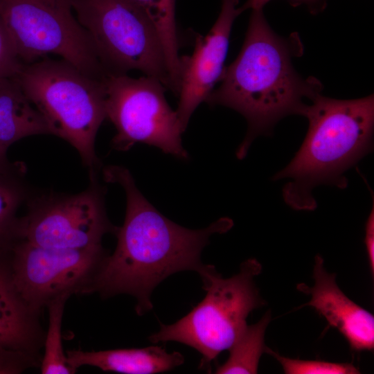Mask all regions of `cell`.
<instances>
[{"label": "cell", "instance_id": "cell-18", "mask_svg": "<svg viewBox=\"0 0 374 374\" xmlns=\"http://www.w3.org/2000/svg\"><path fill=\"white\" fill-rule=\"evenodd\" d=\"M271 317L269 310L256 323L247 325L229 348V358L216 368L215 373H257L259 360L267 347L265 345V333Z\"/></svg>", "mask_w": 374, "mask_h": 374}, {"label": "cell", "instance_id": "cell-23", "mask_svg": "<svg viewBox=\"0 0 374 374\" xmlns=\"http://www.w3.org/2000/svg\"><path fill=\"white\" fill-rule=\"evenodd\" d=\"M364 243L366 249L371 272L374 274V207L367 218L365 226Z\"/></svg>", "mask_w": 374, "mask_h": 374}, {"label": "cell", "instance_id": "cell-25", "mask_svg": "<svg viewBox=\"0 0 374 374\" xmlns=\"http://www.w3.org/2000/svg\"><path fill=\"white\" fill-rule=\"evenodd\" d=\"M12 164L7 158V151L0 148V169L6 168Z\"/></svg>", "mask_w": 374, "mask_h": 374}, {"label": "cell", "instance_id": "cell-4", "mask_svg": "<svg viewBox=\"0 0 374 374\" xmlns=\"http://www.w3.org/2000/svg\"><path fill=\"white\" fill-rule=\"evenodd\" d=\"M42 114L52 134L78 152L89 177L100 166L95 139L106 118L103 79L83 73L69 62L43 58L24 64L14 78Z\"/></svg>", "mask_w": 374, "mask_h": 374}, {"label": "cell", "instance_id": "cell-22", "mask_svg": "<svg viewBox=\"0 0 374 374\" xmlns=\"http://www.w3.org/2000/svg\"><path fill=\"white\" fill-rule=\"evenodd\" d=\"M40 366V361L24 353L0 347V374H18Z\"/></svg>", "mask_w": 374, "mask_h": 374}, {"label": "cell", "instance_id": "cell-9", "mask_svg": "<svg viewBox=\"0 0 374 374\" xmlns=\"http://www.w3.org/2000/svg\"><path fill=\"white\" fill-rule=\"evenodd\" d=\"M75 195L45 193L28 197L27 213L20 217L19 238L55 249H82L102 245L105 234L115 233L104 206V192L96 176Z\"/></svg>", "mask_w": 374, "mask_h": 374}, {"label": "cell", "instance_id": "cell-14", "mask_svg": "<svg viewBox=\"0 0 374 374\" xmlns=\"http://www.w3.org/2000/svg\"><path fill=\"white\" fill-rule=\"evenodd\" d=\"M68 364L75 371L90 366L103 371L125 374H154L170 371L184 362L178 352L168 353L159 346L100 351H66Z\"/></svg>", "mask_w": 374, "mask_h": 374}, {"label": "cell", "instance_id": "cell-8", "mask_svg": "<svg viewBox=\"0 0 374 374\" xmlns=\"http://www.w3.org/2000/svg\"><path fill=\"white\" fill-rule=\"evenodd\" d=\"M103 82L106 118L117 132L112 142L114 149L125 151L141 143L180 159L188 158L181 144L184 130L177 113L168 105L166 88L159 80L108 74Z\"/></svg>", "mask_w": 374, "mask_h": 374}, {"label": "cell", "instance_id": "cell-13", "mask_svg": "<svg viewBox=\"0 0 374 374\" xmlns=\"http://www.w3.org/2000/svg\"><path fill=\"white\" fill-rule=\"evenodd\" d=\"M10 254L0 256V347L42 359L45 332L41 314L35 312L17 290L11 271Z\"/></svg>", "mask_w": 374, "mask_h": 374}, {"label": "cell", "instance_id": "cell-17", "mask_svg": "<svg viewBox=\"0 0 374 374\" xmlns=\"http://www.w3.org/2000/svg\"><path fill=\"white\" fill-rule=\"evenodd\" d=\"M145 16L154 28L166 57L170 91L178 97L181 63L179 42L175 18L176 0H130Z\"/></svg>", "mask_w": 374, "mask_h": 374}, {"label": "cell", "instance_id": "cell-3", "mask_svg": "<svg viewBox=\"0 0 374 374\" xmlns=\"http://www.w3.org/2000/svg\"><path fill=\"white\" fill-rule=\"evenodd\" d=\"M309 127L294 157L274 180L287 178L285 203L299 211H312V195L321 184L347 186L344 172L370 152L374 125L373 96L337 100L318 95L304 108Z\"/></svg>", "mask_w": 374, "mask_h": 374}, {"label": "cell", "instance_id": "cell-7", "mask_svg": "<svg viewBox=\"0 0 374 374\" xmlns=\"http://www.w3.org/2000/svg\"><path fill=\"white\" fill-rule=\"evenodd\" d=\"M73 10L109 74L137 70L170 91L161 42L150 22L130 0H75Z\"/></svg>", "mask_w": 374, "mask_h": 374}, {"label": "cell", "instance_id": "cell-5", "mask_svg": "<svg viewBox=\"0 0 374 374\" xmlns=\"http://www.w3.org/2000/svg\"><path fill=\"white\" fill-rule=\"evenodd\" d=\"M260 262H243L235 275L224 278L213 265L200 276L204 299L174 323H160V330L148 339L154 344L177 341L193 348L202 355L199 367L208 368L219 354L229 348L246 327L254 309L265 304L254 283L261 272Z\"/></svg>", "mask_w": 374, "mask_h": 374}, {"label": "cell", "instance_id": "cell-6", "mask_svg": "<svg viewBox=\"0 0 374 374\" xmlns=\"http://www.w3.org/2000/svg\"><path fill=\"white\" fill-rule=\"evenodd\" d=\"M75 0H0V19L24 64L60 56L91 77L108 73L74 16Z\"/></svg>", "mask_w": 374, "mask_h": 374}, {"label": "cell", "instance_id": "cell-19", "mask_svg": "<svg viewBox=\"0 0 374 374\" xmlns=\"http://www.w3.org/2000/svg\"><path fill=\"white\" fill-rule=\"evenodd\" d=\"M70 296L69 294L62 295L46 306L48 325L45 332L44 354L39 366L42 374H73L76 372L68 364L62 344L61 329L64 309Z\"/></svg>", "mask_w": 374, "mask_h": 374}, {"label": "cell", "instance_id": "cell-2", "mask_svg": "<svg viewBox=\"0 0 374 374\" xmlns=\"http://www.w3.org/2000/svg\"><path fill=\"white\" fill-rule=\"evenodd\" d=\"M302 53L297 36L284 38L270 28L261 10H252L241 51L224 69L219 82L206 102L241 114L248 130L237 151L245 157L253 139L270 132L282 118L301 115L305 107L321 94V83L315 78L303 79L292 60Z\"/></svg>", "mask_w": 374, "mask_h": 374}, {"label": "cell", "instance_id": "cell-16", "mask_svg": "<svg viewBox=\"0 0 374 374\" xmlns=\"http://www.w3.org/2000/svg\"><path fill=\"white\" fill-rule=\"evenodd\" d=\"M24 176L25 167L20 163L0 169V256L10 254L20 240L17 213L30 197Z\"/></svg>", "mask_w": 374, "mask_h": 374}, {"label": "cell", "instance_id": "cell-12", "mask_svg": "<svg viewBox=\"0 0 374 374\" xmlns=\"http://www.w3.org/2000/svg\"><path fill=\"white\" fill-rule=\"evenodd\" d=\"M313 278L314 285H297V290L310 295L305 305L314 308L328 325L345 337L355 351L372 350L374 348V317L348 298L336 283V274L326 271L323 260L315 257Z\"/></svg>", "mask_w": 374, "mask_h": 374}, {"label": "cell", "instance_id": "cell-11", "mask_svg": "<svg viewBox=\"0 0 374 374\" xmlns=\"http://www.w3.org/2000/svg\"><path fill=\"white\" fill-rule=\"evenodd\" d=\"M239 0H222L220 15L205 35H197L191 55L180 57L179 103L176 110L181 127H187L196 109L206 99L221 78L229 37L235 18L242 12Z\"/></svg>", "mask_w": 374, "mask_h": 374}, {"label": "cell", "instance_id": "cell-20", "mask_svg": "<svg viewBox=\"0 0 374 374\" xmlns=\"http://www.w3.org/2000/svg\"><path fill=\"white\" fill-rule=\"evenodd\" d=\"M265 353L273 356L287 374H357L360 371L350 363H332L318 360L287 358L266 347Z\"/></svg>", "mask_w": 374, "mask_h": 374}, {"label": "cell", "instance_id": "cell-15", "mask_svg": "<svg viewBox=\"0 0 374 374\" xmlns=\"http://www.w3.org/2000/svg\"><path fill=\"white\" fill-rule=\"evenodd\" d=\"M37 134H52L46 121L14 78H0V148Z\"/></svg>", "mask_w": 374, "mask_h": 374}, {"label": "cell", "instance_id": "cell-10", "mask_svg": "<svg viewBox=\"0 0 374 374\" xmlns=\"http://www.w3.org/2000/svg\"><path fill=\"white\" fill-rule=\"evenodd\" d=\"M106 253L102 245L55 249L20 240L10 262L15 284L28 304L41 314L55 299L87 294Z\"/></svg>", "mask_w": 374, "mask_h": 374}, {"label": "cell", "instance_id": "cell-1", "mask_svg": "<svg viewBox=\"0 0 374 374\" xmlns=\"http://www.w3.org/2000/svg\"><path fill=\"white\" fill-rule=\"evenodd\" d=\"M106 181L117 183L126 194V213L117 227V245L103 259L87 294L103 298L126 294L137 303L136 311L143 315L152 308L153 290L169 276L181 271L199 275L207 268L201 253L214 233L228 231L232 220L222 217L209 226L192 230L181 226L160 213L141 193L130 171L118 166L103 170Z\"/></svg>", "mask_w": 374, "mask_h": 374}, {"label": "cell", "instance_id": "cell-21", "mask_svg": "<svg viewBox=\"0 0 374 374\" xmlns=\"http://www.w3.org/2000/svg\"><path fill=\"white\" fill-rule=\"evenodd\" d=\"M24 65L0 19V78L16 77Z\"/></svg>", "mask_w": 374, "mask_h": 374}, {"label": "cell", "instance_id": "cell-24", "mask_svg": "<svg viewBox=\"0 0 374 374\" xmlns=\"http://www.w3.org/2000/svg\"><path fill=\"white\" fill-rule=\"evenodd\" d=\"M270 0H247L245 3L240 7L242 12L247 9L252 10H261L263 6L269 1ZM300 3H305L309 6H314L317 3H319L321 0H294Z\"/></svg>", "mask_w": 374, "mask_h": 374}]
</instances>
